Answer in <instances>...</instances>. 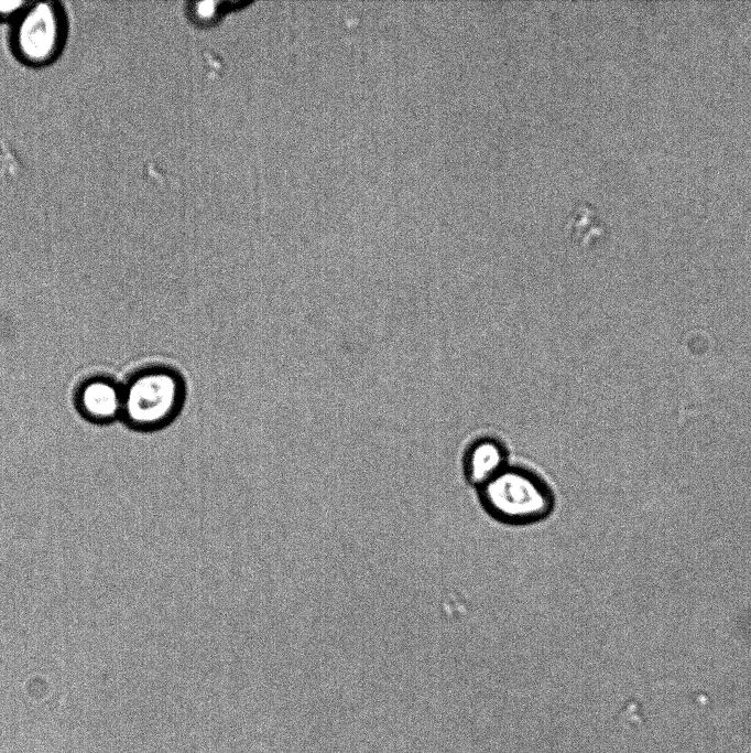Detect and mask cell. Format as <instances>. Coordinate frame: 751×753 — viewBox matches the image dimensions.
<instances>
[{"label":"cell","mask_w":751,"mask_h":753,"mask_svg":"<svg viewBox=\"0 0 751 753\" xmlns=\"http://www.w3.org/2000/svg\"><path fill=\"white\" fill-rule=\"evenodd\" d=\"M476 493L488 517L511 527H526L547 520L558 503L555 486L542 472L512 462Z\"/></svg>","instance_id":"6da1fadb"},{"label":"cell","mask_w":751,"mask_h":753,"mask_svg":"<svg viewBox=\"0 0 751 753\" xmlns=\"http://www.w3.org/2000/svg\"><path fill=\"white\" fill-rule=\"evenodd\" d=\"M122 388L121 419L141 432L159 431L173 423L182 413L188 396L185 373L166 362L141 367Z\"/></svg>","instance_id":"7a4b0ae2"},{"label":"cell","mask_w":751,"mask_h":753,"mask_svg":"<svg viewBox=\"0 0 751 753\" xmlns=\"http://www.w3.org/2000/svg\"><path fill=\"white\" fill-rule=\"evenodd\" d=\"M62 19L52 2H29L18 15L14 46L26 63L37 65L50 62L58 52L62 39Z\"/></svg>","instance_id":"3957f363"},{"label":"cell","mask_w":751,"mask_h":753,"mask_svg":"<svg viewBox=\"0 0 751 753\" xmlns=\"http://www.w3.org/2000/svg\"><path fill=\"white\" fill-rule=\"evenodd\" d=\"M75 406L81 417L92 423L106 424L121 418L123 388L107 376H92L78 386Z\"/></svg>","instance_id":"277c9868"},{"label":"cell","mask_w":751,"mask_h":753,"mask_svg":"<svg viewBox=\"0 0 751 753\" xmlns=\"http://www.w3.org/2000/svg\"><path fill=\"white\" fill-rule=\"evenodd\" d=\"M510 463L509 452L500 440L482 437L466 448L461 472L466 483L477 491L498 476Z\"/></svg>","instance_id":"5b68a950"},{"label":"cell","mask_w":751,"mask_h":753,"mask_svg":"<svg viewBox=\"0 0 751 753\" xmlns=\"http://www.w3.org/2000/svg\"><path fill=\"white\" fill-rule=\"evenodd\" d=\"M566 228L574 238L590 241L605 230L596 207L589 202H578L567 216Z\"/></svg>","instance_id":"8992f818"},{"label":"cell","mask_w":751,"mask_h":753,"mask_svg":"<svg viewBox=\"0 0 751 753\" xmlns=\"http://www.w3.org/2000/svg\"><path fill=\"white\" fill-rule=\"evenodd\" d=\"M28 4L24 1H0V19L17 18Z\"/></svg>","instance_id":"52a82bcc"}]
</instances>
